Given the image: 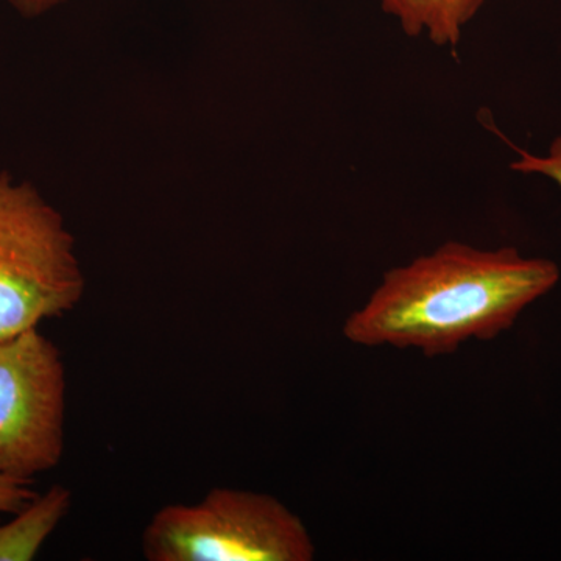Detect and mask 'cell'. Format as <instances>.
Instances as JSON below:
<instances>
[{"instance_id":"6da1fadb","label":"cell","mask_w":561,"mask_h":561,"mask_svg":"<svg viewBox=\"0 0 561 561\" xmlns=\"http://www.w3.org/2000/svg\"><path fill=\"white\" fill-rule=\"evenodd\" d=\"M559 264L515 247L483 250L448 241L381 283L343 323V337L365 348L416 350L451 356L471 341L489 342L515 327L560 283Z\"/></svg>"},{"instance_id":"7a4b0ae2","label":"cell","mask_w":561,"mask_h":561,"mask_svg":"<svg viewBox=\"0 0 561 561\" xmlns=\"http://www.w3.org/2000/svg\"><path fill=\"white\" fill-rule=\"evenodd\" d=\"M87 289L65 217L28 181L0 173V339L77 308Z\"/></svg>"},{"instance_id":"3957f363","label":"cell","mask_w":561,"mask_h":561,"mask_svg":"<svg viewBox=\"0 0 561 561\" xmlns=\"http://www.w3.org/2000/svg\"><path fill=\"white\" fill-rule=\"evenodd\" d=\"M149 561H312L300 516L257 491L213 489L195 504H169L144 530Z\"/></svg>"},{"instance_id":"277c9868","label":"cell","mask_w":561,"mask_h":561,"mask_svg":"<svg viewBox=\"0 0 561 561\" xmlns=\"http://www.w3.org/2000/svg\"><path fill=\"white\" fill-rule=\"evenodd\" d=\"M66 370L38 328L0 339V474L32 479L65 453Z\"/></svg>"},{"instance_id":"5b68a950","label":"cell","mask_w":561,"mask_h":561,"mask_svg":"<svg viewBox=\"0 0 561 561\" xmlns=\"http://www.w3.org/2000/svg\"><path fill=\"white\" fill-rule=\"evenodd\" d=\"M489 0H379L383 13L411 38L426 36L438 47L456 50L465 28Z\"/></svg>"},{"instance_id":"8992f818","label":"cell","mask_w":561,"mask_h":561,"mask_svg":"<svg viewBox=\"0 0 561 561\" xmlns=\"http://www.w3.org/2000/svg\"><path fill=\"white\" fill-rule=\"evenodd\" d=\"M72 505V493L62 485L38 494L14 518L0 526V561L35 559Z\"/></svg>"},{"instance_id":"52a82bcc","label":"cell","mask_w":561,"mask_h":561,"mask_svg":"<svg viewBox=\"0 0 561 561\" xmlns=\"http://www.w3.org/2000/svg\"><path fill=\"white\" fill-rule=\"evenodd\" d=\"M513 150L516 151V158L511 162L513 172L542 176V179L551 180L561 190V135L557 136L549 144L548 150L541 154H535L515 146H513Z\"/></svg>"},{"instance_id":"ba28073f","label":"cell","mask_w":561,"mask_h":561,"mask_svg":"<svg viewBox=\"0 0 561 561\" xmlns=\"http://www.w3.org/2000/svg\"><path fill=\"white\" fill-rule=\"evenodd\" d=\"M38 493L32 489L31 479L0 474V516L22 511Z\"/></svg>"},{"instance_id":"9c48e42d","label":"cell","mask_w":561,"mask_h":561,"mask_svg":"<svg viewBox=\"0 0 561 561\" xmlns=\"http://www.w3.org/2000/svg\"><path fill=\"white\" fill-rule=\"evenodd\" d=\"M22 18H39L68 0H7Z\"/></svg>"}]
</instances>
